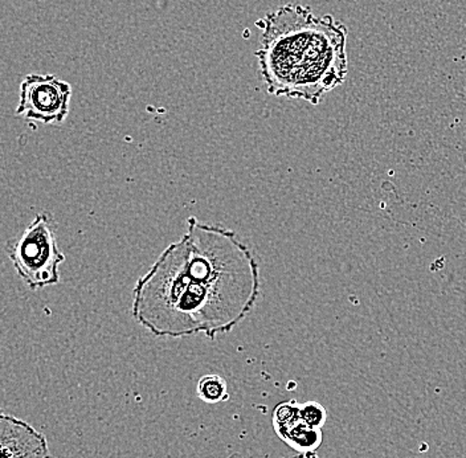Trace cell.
Listing matches in <instances>:
<instances>
[{
	"label": "cell",
	"instance_id": "1",
	"mask_svg": "<svg viewBox=\"0 0 466 458\" xmlns=\"http://www.w3.org/2000/svg\"><path fill=\"white\" fill-rule=\"evenodd\" d=\"M258 296L252 250L232 230L188 218L186 235L137 281L131 313L156 337L214 340L240 325Z\"/></svg>",
	"mask_w": 466,
	"mask_h": 458
},
{
	"label": "cell",
	"instance_id": "2",
	"mask_svg": "<svg viewBox=\"0 0 466 458\" xmlns=\"http://www.w3.org/2000/svg\"><path fill=\"white\" fill-rule=\"evenodd\" d=\"M256 52L269 95L319 105L326 93L345 83L349 73L348 27L331 15L287 5L258 22Z\"/></svg>",
	"mask_w": 466,
	"mask_h": 458
},
{
	"label": "cell",
	"instance_id": "3",
	"mask_svg": "<svg viewBox=\"0 0 466 458\" xmlns=\"http://www.w3.org/2000/svg\"><path fill=\"white\" fill-rule=\"evenodd\" d=\"M55 229L51 215L37 214L7 249L17 276L32 290L52 287L60 281L58 267L66 261V256L58 248Z\"/></svg>",
	"mask_w": 466,
	"mask_h": 458
},
{
	"label": "cell",
	"instance_id": "4",
	"mask_svg": "<svg viewBox=\"0 0 466 458\" xmlns=\"http://www.w3.org/2000/svg\"><path fill=\"white\" fill-rule=\"evenodd\" d=\"M72 87L54 75L25 76L20 84L16 115L44 125H60L69 115Z\"/></svg>",
	"mask_w": 466,
	"mask_h": 458
},
{
	"label": "cell",
	"instance_id": "5",
	"mask_svg": "<svg viewBox=\"0 0 466 458\" xmlns=\"http://www.w3.org/2000/svg\"><path fill=\"white\" fill-rule=\"evenodd\" d=\"M0 458H52L46 436L25 420L0 419Z\"/></svg>",
	"mask_w": 466,
	"mask_h": 458
},
{
	"label": "cell",
	"instance_id": "6",
	"mask_svg": "<svg viewBox=\"0 0 466 458\" xmlns=\"http://www.w3.org/2000/svg\"><path fill=\"white\" fill-rule=\"evenodd\" d=\"M277 434L291 448L302 452V453L317 451L322 444V432L306 424L302 417L291 422L289 427L285 430L277 432Z\"/></svg>",
	"mask_w": 466,
	"mask_h": 458
},
{
	"label": "cell",
	"instance_id": "7",
	"mask_svg": "<svg viewBox=\"0 0 466 458\" xmlns=\"http://www.w3.org/2000/svg\"><path fill=\"white\" fill-rule=\"evenodd\" d=\"M198 396L208 404L228 401L229 393L226 381L218 375H206L198 382Z\"/></svg>",
	"mask_w": 466,
	"mask_h": 458
},
{
	"label": "cell",
	"instance_id": "8",
	"mask_svg": "<svg viewBox=\"0 0 466 458\" xmlns=\"http://www.w3.org/2000/svg\"><path fill=\"white\" fill-rule=\"evenodd\" d=\"M301 417L306 424L310 425L311 428L322 430L323 425L326 424V420H328V412L319 402H306L301 404Z\"/></svg>",
	"mask_w": 466,
	"mask_h": 458
}]
</instances>
